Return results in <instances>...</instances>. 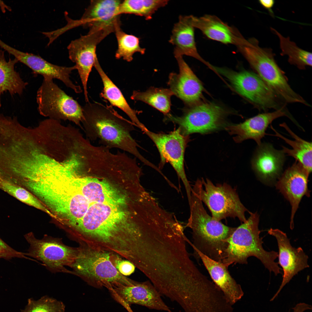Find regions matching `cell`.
<instances>
[{
	"mask_svg": "<svg viewBox=\"0 0 312 312\" xmlns=\"http://www.w3.org/2000/svg\"><path fill=\"white\" fill-rule=\"evenodd\" d=\"M309 173L296 161L280 176L276 184V189L289 202L291 206L290 227H294V218L302 198L309 197L308 187Z\"/></svg>",
	"mask_w": 312,
	"mask_h": 312,
	"instance_id": "cell-15",
	"label": "cell"
},
{
	"mask_svg": "<svg viewBox=\"0 0 312 312\" xmlns=\"http://www.w3.org/2000/svg\"><path fill=\"white\" fill-rule=\"evenodd\" d=\"M112 296L120 298L130 305L135 304L148 309L171 312L161 295L149 281H136L129 286H122L109 290Z\"/></svg>",
	"mask_w": 312,
	"mask_h": 312,
	"instance_id": "cell-19",
	"label": "cell"
},
{
	"mask_svg": "<svg viewBox=\"0 0 312 312\" xmlns=\"http://www.w3.org/2000/svg\"><path fill=\"white\" fill-rule=\"evenodd\" d=\"M271 30L279 39L281 55H287L288 62L300 69H304L306 66H312V53L299 48L289 37L282 36L275 29L271 27Z\"/></svg>",
	"mask_w": 312,
	"mask_h": 312,
	"instance_id": "cell-29",
	"label": "cell"
},
{
	"mask_svg": "<svg viewBox=\"0 0 312 312\" xmlns=\"http://www.w3.org/2000/svg\"><path fill=\"white\" fill-rule=\"evenodd\" d=\"M292 309L293 312H303L307 310H311L312 307L310 305L304 303H301L297 304Z\"/></svg>",
	"mask_w": 312,
	"mask_h": 312,
	"instance_id": "cell-37",
	"label": "cell"
},
{
	"mask_svg": "<svg viewBox=\"0 0 312 312\" xmlns=\"http://www.w3.org/2000/svg\"><path fill=\"white\" fill-rule=\"evenodd\" d=\"M192 24L209 38L236 47L240 45L245 38L235 28L230 26L218 17L206 14L200 17L191 15Z\"/></svg>",
	"mask_w": 312,
	"mask_h": 312,
	"instance_id": "cell-23",
	"label": "cell"
},
{
	"mask_svg": "<svg viewBox=\"0 0 312 312\" xmlns=\"http://www.w3.org/2000/svg\"><path fill=\"white\" fill-rule=\"evenodd\" d=\"M268 233L274 237L278 244V263L282 267L283 274V280L277 292L270 300H273L285 285L300 271L309 267L308 257L300 247L292 246L285 233L278 229L271 228Z\"/></svg>",
	"mask_w": 312,
	"mask_h": 312,
	"instance_id": "cell-17",
	"label": "cell"
},
{
	"mask_svg": "<svg viewBox=\"0 0 312 312\" xmlns=\"http://www.w3.org/2000/svg\"><path fill=\"white\" fill-rule=\"evenodd\" d=\"M0 188L21 201L53 216L38 199L24 188L13 183L2 181L0 182Z\"/></svg>",
	"mask_w": 312,
	"mask_h": 312,
	"instance_id": "cell-32",
	"label": "cell"
},
{
	"mask_svg": "<svg viewBox=\"0 0 312 312\" xmlns=\"http://www.w3.org/2000/svg\"><path fill=\"white\" fill-rule=\"evenodd\" d=\"M216 72L229 81L235 90L254 105L263 110L284 109L280 99L257 74L248 71L236 72L215 66Z\"/></svg>",
	"mask_w": 312,
	"mask_h": 312,
	"instance_id": "cell-10",
	"label": "cell"
},
{
	"mask_svg": "<svg viewBox=\"0 0 312 312\" xmlns=\"http://www.w3.org/2000/svg\"><path fill=\"white\" fill-rule=\"evenodd\" d=\"M194 27L191 21V15H180L178 22L174 25L169 42L175 46V57L183 55L196 58L213 70V66L204 60L199 55L194 38Z\"/></svg>",
	"mask_w": 312,
	"mask_h": 312,
	"instance_id": "cell-24",
	"label": "cell"
},
{
	"mask_svg": "<svg viewBox=\"0 0 312 312\" xmlns=\"http://www.w3.org/2000/svg\"><path fill=\"white\" fill-rule=\"evenodd\" d=\"M168 0H126L122 1L119 10L121 14H134L145 17L147 20L152 18L153 14L159 8L166 5Z\"/></svg>",
	"mask_w": 312,
	"mask_h": 312,
	"instance_id": "cell-30",
	"label": "cell"
},
{
	"mask_svg": "<svg viewBox=\"0 0 312 312\" xmlns=\"http://www.w3.org/2000/svg\"><path fill=\"white\" fill-rule=\"evenodd\" d=\"M109 34L102 31H90L88 34L81 36L72 41L67 47L69 57L75 63L83 88L86 102L89 101L87 82L96 59V46Z\"/></svg>",
	"mask_w": 312,
	"mask_h": 312,
	"instance_id": "cell-14",
	"label": "cell"
},
{
	"mask_svg": "<svg viewBox=\"0 0 312 312\" xmlns=\"http://www.w3.org/2000/svg\"><path fill=\"white\" fill-rule=\"evenodd\" d=\"M79 244L77 257L70 267L73 274L92 287H105L108 290L135 283L116 268L114 261L117 254L84 243Z\"/></svg>",
	"mask_w": 312,
	"mask_h": 312,
	"instance_id": "cell-2",
	"label": "cell"
},
{
	"mask_svg": "<svg viewBox=\"0 0 312 312\" xmlns=\"http://www.w3.org/2000/svg\"><path fill=\"white\" fill-rule=\"evenodd\" d=\"M287 116L292 121L295 120L285 109H281L272 112L258 114L237 124L228 126L225 129L231 135H234V140L237 143L252 139L258 145H260L261 140L266 134L268 126L275 119L283 116Z\"/></svg>",
	"mask_w": 312,
	"mask_h": 312,
	"instance_id": "cell-20",
	"label": "cell"
},
{
	"mask_svg": "<svg viewBox=\"0 0 312 312\" xmlns=\"http://www.w3.org/2000/svg\"><path fill=\"white\" fill-rule=\"evenodd\" d=\"M122 1L92 0L81 18L74 20L66 17L68 30L81 25L89 31H103L109 34L114 32L116 25L121 23L119 10Z\"/></svg>",
	"mask_w": 312,
	"mask_h": 312,
	"instance_id": "cell-13",
	"label": "cell"
},
{
	"mask_svg": "<svg viewBox=\"0 0 312 312\" xmlns=\"http://www.w3.org/2000/svg\"><path fill=\"white\" fill-rule=\"evenodd\" d=\"M27 187L65 218L66 222L79 218L82 207L81 197L66 177L48 176L38 178L30 181Z\"/></svg>",
	"mask_w": 312,
	"mask_h": 312,
	"instance_id": "cell-6",
	"label": "cell"
},
{
	"mask_svg": "<svg viewBox=\"0 0 312 312\" xmlns=\"http://www.w3.org/2000/svg\"><path fill=\"white\" fill-rule=\"evenodd\" d=\"M29 247L26 256L41 261L49 270L53 273L64 272L73 274L66 268L70 267L76 259L77 247L65 244L62 239L46 235L41 239L36 238L32 233L24 235Z\"/></svg>",
	"mask_w": 312,
	"mask_h": 312,
	"instance_id": "cell-9",
	"label": "cell"
},
{
	"mask_svg": "<svg viewBox=\"0 0 312 312\" xmlns=\"http://www.w3.org/2000/svg\"><path fill=\"white\" fill-rule=\"evenodd\" d=\"M192 191L207 205L214 219L220 221L229 217L237 218L243 222L246 221L245 212L248 210L236 190L227 184L215 185L208 179H198Z\"/></svg>",
	"mask_w": 312,
	"mask_h": 312,
	"instance_id": "cell-7",
	"label": "cell"
},
{
	"mask_svg": "<svg viewBox=\"0 0 312 312\" xmlns=\"http://www.w3.org/2000/svg\"><path fill=\"white\" fill-rule=\"evenodd\" d=\"M259 3L264 8L267 10L270 15L274 16V13L272 8L275 3L274 0H259Z\"/></svg>",
	"mask_w": 312,
	"mask_h": 312,
	"instance_id": "cell-36",
	"label": "cell"
},
{
	"mask_svg": "<svg viewBox=\"0 0 312 312\" xmlns=\"http://www.w3.org/2000/svg\"><path fill=\"white\" fill-rule=\"evenodd\" d=\"M114 264L118 271L126 276L131 275L135 270V267L133 264L127 260L122 259L118 255L115 259Z\"/></svg>",
	"mask_w": 312,
	"mask_h": 312,
	"instance_id": "cell-35",
	"label": "cell"
},
{
	"mask_svg": "<svg viewBox=\"0 0 312 312\" xmlns=\"http://www.w3.org/2000/svg\"><path fill=\"white\" fill-rule=\"evenodd\" d=\"M144 132L153 141L159 153V169L168 162L182 181L186 191L188 200L191 199L192 190L187 179L184 168V156L188 136L181 133L179 128L168 133H156L149 130Z\"/></svg>",
	"mask_w": 312,
	"mask_h": 312,
	"instance_id": "cell-12",
	"label": "cell"
},
{
	"mask_svg": "<svg viewBox=\"0 0 312 312\" xmlns=\"http://www.w3.org/2000/svg\"><path fill=\"white\" fill-rule=\"evenodd\" d=\"M15 257L27 258L25 253L15 250L0 238V259H10Z\"/></svg>",
	"mask_w": 312,
	"mask_h": 312,
	"instance_id": "cell-34",
	"label": "cell"
},
{
	"mask_svg": "<svg viewBox=\"0 0 312 312\" xmlns=\"http://www.w3.org/2000/svg\"><path fill=\"white\" fill-rule=\"evenodd\" d=\"M65 308L62 302L45 296L37 300L29 299L25 308L21 312H65Z\"/></svg>",
	"mask_w": 312,
	"mask_h": 312,
	"instance_id": "cell-33",
	"label": "cell"
},
{
	"mask_svg": "<svg viewBox=\"0 0 312 312\" xmlns=\"http://www.w3.org/2000/svg\"><path fill=\"white\" fill-rule=\"evenodd\" d=\"M280 125L284 127L294 139L291 140L284 137L277 132L272 126L271 129L274 131V136L284 140L290 146L291 149L282 146L284 153L294 158L309 173L312 171V143L301 138L292 131L285 123Z\"/></svg>",
	"mask_w": 312,
	"mask_h": 312,
	"instance_id": "cell-27",
	"label": "cell"
},
{
	"mask_svg": "<svg viewBox=\"0 0 312 312\" xmlns=\"http://www.w3.org/2000/svg\"><path fill=\"white\" fill-rule=\"evenodd\" d=\"M115 300L123 306L128 312H134L130 307V305L122 299L119 298H117Z\"/></svg>",
	"mask_w": 312,
	"mask_h": 312,
	"instance_id": "cell-38",
	"label": "cell"
},
{
	"mask_svg": "<svg viewBox=\"0 0 312 312\" xmlns=\"http://www.w3.org/2000/svg\"><path fill=\"white\" fill-rule=\"evenodd\" d=\"M94 66L99 75L102 81L103 88L100 94L101 97L108 101L112 106L123 111L130 119L134 125L144 132L147 129L138 119V111L131 108L121 91L107 76L101 67L97 58Z\"/></svg>",
	"mask_w": 312,
	"mask_h": 312,
	"instance_id": "cell-25",
	"label": "cell"
},
{
	"mask_svg": "<svg viewBox=\"0 0 312 312\" xmlns=\"http://www.w3.org/2000/svg\"><path fill=\"white\" fill-rule=\"evenodd\" d=\"M285 160L282 150L275 149L270 143H261L255 151L252 166L260 180L270 183L281 176Z\"/></svg>",
	"mask_w": 312,
	"mask_h": 312,
	"instance_id": "cell-21",
	"label": "cell"
},
{
	"mask_svg": "<svg viewBox=\"0 0 312 312\" xmlns=\"http://www.w3.org/2000/svg\"><path fill=\"white\" fill-rule=\"evenodd\" d=\"M190 215L186 226L192 231V246L211 259L221 262L227 246V240L236 228L227 226L214 219L205 209L197 195L192 192Z\"/></svg>",
	"mask_w": 312,
	"mask_h": 312,
	"instance_id": "cell-3",
	"label": "cell"
},
{
	"mask_svg": "<svg viewBox=\"0 0 312 312\" xmlns=\"http://www.w3.org/2000/svg\"><path fill=\"white\" fill-rule=\"evenodd\" d=\"M1 48L31 69L34 75H40L44 77L58 79L76 93L82 92L80 87L74 84L70 79L72 71L76 69L75 65L66 67L54 64L39 55L21 51L5 43L2 44Z\"/></svg>",
	"mask_w": 312,
	"mask_h": 312,
	"instance_id": "cell-16",
	"label": "cell"
},
{
	"mask_svg": "<svg viewBox=\"0 0 312 312\" xmlns=\"http://www.w3.org/2000/svg\"><path fill=\"white\" fill-rule=\"evenodd\" d=\"M178 64L179 73H171L169 75L168 83L169 88L175 95L187 105L191 106L197 104L203 90L199 79L184 60L182 56L175 57Z\"/></svg>",
	"mask_w": 312,
	"mask_h": 312,
	"instance_id": "cell-18",
	"label": "cell"
},
{
	"mask_svg": "<svg viewBox=\"0 0 312 312\" xmlns=\"http://www.w3.org/2000/svg\"><path fill=\"white\" fill-rule=\"evenodd\" d=\"M120 24L116 25L114 31L118 43L115 57L117 59L122 58L125 60L130 62L132 60L134 53L139 52L143 54L145 49L140 47L139 38L124 32L120 28Z\"/></svg>",
	"mask_w": 312,
	"mask_h": 312,
	"instance_id": "cell-31",
	"label": "cell"
},
{
	"mask_svg": "<svg viewBox=\"0 0 312 312\" xmlns=\"http://www.w3.org/2000/svg\"><path fill=\"white\" fill-rule=\"evenodd\" d=\"M249 213L250 216L246 221L236 227L228 239L221 262L228 267L233 264H246L248 258L253 256L259 259L270 272L275 275L280 274L281 269L275 262L278 253L266 251L263 247L258 226L259 215L257 212Z\"/></svg>",
	"mask_w": 312,
	"mask_h": 312,
	"instance_id": "cell-4",
	"label": "cell"
},
{
	"mask_svg": "<svg viewBox=\"0 0 312 312\" xmlns=\"http://www.w3.org/2000/svg\"><path fill=\"white\" fill-rule=\"evenodd\" d=\"M18 62L15 58L7 61L4 51L0 50V105L1 96L4 92H8L12 96L16 94L21 95L28 85L15 69Z\"/></svg>",
	"mask_w": 312,
	"mask_h": 312,
	"instance_id": "cell-26",
	"label": "cell"
},
{
	"mask_svg": "<svg viewBox=\"0 0 312 312\" xmlns=\"http://www.w3.org/2000/svg\"><path fill=\"white\" fill-rule=\"evenodd\" d=\"M237 47L257 74L280 99L287 103L307 105L305 100L289 85L276 61L275 55L271 49L260 47L259 41L254 38L246 39Z\"/></svg>",
	"mask_w": 312,
	"mask_h": 312,
	"instance_id": "cell-5",
	"label": "cell"
},
{
	"mask_svg": "<svg viewBox=\"0 0 312 312\" xmlns=\"http://www.w3.org/2000/svg\"><path fill=\"white\" fill-rule=\"evenodd\" d=\"M201 260L214 284L220 290L232 305L240 299L244 293L240 285L231 276L228 267L220 262L213 259L193 247Z\"/></svg>",
	"mask_w": 312,
	"mask_h": 312,
	"instance_id": "cell-22",
	"label": "cell"
},
{
	"mask_svg": "<svg viewBox=\"0 0 312 312\" xmlns=\"http://www.w3.org/2000/svg\"><path fill=\"white\" fill-rule=\"evenodd\" d=\"M82 107L81 123L87 139L92 141L98 140L101 145L110 149H120L146 165L152 166L138 150L139 145L131 135L134 125L131 121L120 116L112 106L98 102L88 101Z\"/></svg>",
	"mask_w": 312,
	"mask_h": 312,
	"instance_id": "cell-1",
	"label": "cell"
},
{
	"mask_svg": "<svg viewBox=\"0 0 312 312\" xmlns=\"http://www.w3.org/2000/svg\"><path fill=\"white\" fill-rule=\"evenodd\" d=\"M225 115L222 107L211 103L192 106L180 116L166 115L167 120L178 125L185 136L194 133H208L224 127Z\"/></svg>",
	"mask_w": 312,
	"mask_h": 312,
	"instance_id": "cell-11",
	"label": "cell"
},
{
	"mask_svg": "<svg viewBox=\"0 0 312 312\" xmlns=\"http://www.w3.org/2000/svg\"><path fill=\"white\" fill-rule=\"evenodd\" d=\"M173 95L170 89L152 87L145 92L133 91L131 98L144 102L167 115L170 109L171 97Z\"/></svg>",
	"mask_w": 312,
	"mask_h": 312,
	"instance_id": "cell-28",
	"label": "cell"
},
{
	"mask_svg": "<svg viewBox=\"0 0 312 312\" xmlns=\"http://www.w3.org/2000/svg\"><path fill=\"white\" fill-rule=\"evenodd\" d=\"M36 100L41 115L59 120H69L82 128V107L54 83L53 79L44 77L37 92Z\"/></svg>",
	"mask_w": 312,
	"mask_h": 312,
	"instance_id": "cell-8",
	"label": "cell"
}]
</instances>
